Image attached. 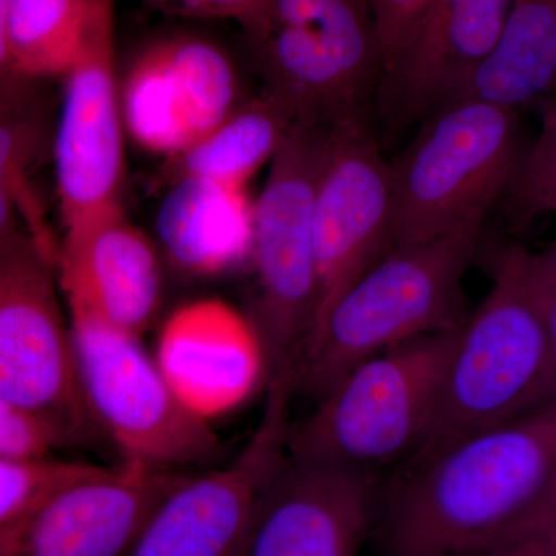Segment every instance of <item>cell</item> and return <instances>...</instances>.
<instances>
[{
  "label": "cell",
  "mask_w": 556,
  "mask_h": 556,
  "mask_svg": "<svg viewBox=\"0 0 556 556\" xmlns=\"http://www.w3.org/2000/svg\"><path fill=\"white\" fill-rule=\"evenodd\" d=\"M556 455V402L468 434L399 471L380 522L382 556H478L535 514Z\"/></svg>",
  "instance_id": "cell-1"
},
{
  "label": "cell",
  "mask_w": 556,
  "mask_h": 556,
  "mask_svg": "<svg viewBox=\"0 0 556 556\" xmlns=\"http://www.w3.org/2000/svg\"><path fill=\"white\" fill-rule=\"evenodd\" d=\"M554 402L556 357L543 303L527 273L526 249L508 248L489 294L457 329L430 437L409 464Z\"/></svg>",
  "instance_id": "cell-2"
},
{
  "label": "cell",
  "mask_w": 556,
  "mask_h": 556,
  "mask_svg": "<svg viewBox=\"0 0 556 556\" xmlns=\"http://www.w3.org/2000/svg\"><path fill=\"white\" fill-rule=\"evenodd\" d=\"M459 327L358 362L291 422L288 456L372 478L412 463L430 437Z\"/></svg>",
  "instance_id": "cell-3"
},
{
  "label": "cell",
  "mask_w": 556,
  "mask_h": 556,
  "mask_svg": "<svg viewBox=\"0 0 556 556\" xmlns=\"http://www.w3.org/2000/svg\"><path fill=\"white\" fill-rule=\"evenodd\" d=\"M482 226L475 223L448 236L390 249L358 277L306 343L295 369V394L317 401L358 362L463 324L460 289Z\"/></svg>",
  "instance_id": "cell-4"
},
{
  "label": "cell",
  "mask_w": 556,
  "mask_h": 556,
  "mask_svg": "<svg viewBox=\"0 0 556 556\" xmlns=\"http://www.w3.org/2000/svg\"><path fill=\"white\" fill-rule=\"evenodd\" d=\"M265 93L292 118H368L382 51L367 0H258L240 22Z\"/></svg>",
  "instance_id": "cell-5"
},
{
  "label": "cell",
  "mask_w": 556,
  "mask_h": 556,
  "mask_svg": "<svg viewBox=\"0 0 556 556\" xmlns=\"http://www.w3.org/2000/svg\"><path fill=\"white\" fill-rule=\"evenodd\" d=\"M424 123L391 166V249L484 225L522 153L517 110L460 101Z\"/></svg>",
  "instance_id": "cell-6"
},
{
  "label": "cell",
  "mask_w": 556,
  "mask_h": 556,
  "mask_svg": "<svg viewBox=\"0 0 556 556\" xmlns=\"http://www.w3.org/2000/svg\"><path fill=\"white\" fill-rule=\"evenodd\" d=\"M332 123L295 119L270 161L252 204L257 298L252 321L268 358V382L294 380L313 327L317 298L314 206Z\"/></svg>",
  "instance_id": "cell-7"
},
{
  "label": "cell",
  "mask_w": 556,
  "mask_h": 556,
  "mask_svg": "<svg viewBox=\"0 0 556 556\" xmlns=\"http://www.w3.org/2000/svg\"><path fill=\"white\" fill-rule=\"evenodd\" d=\"M76 375L101 438L124 463L182 471L214 467L222 442L172 390L141 338L67 306Z\"/></svg>",
  "instance_id": "cell-8"
},
{
  "label": "cell",
  "mask_w": 556,
  "mask_h": 556,
  "mask_svg": "<svg viewBox=\"0 0 556 556\" xmlns=\"http://www.w3.org/2000/svg\"><path fill=\"white\" fill-rule=\"evenodd\" d=\"M56 257L27 228L0 241V397L46 420L72 447L100 431L80 393Z\"/></svg>",
  "instance_id": "cell-9"
},
{
  "label": "cell",
  "mask_w": 556,
  "mask_h": 556,
  "mask_svg": "<svg viewBox=\"0 0 556 556\" xmlns=\"http://www.w3.org/2000/svg\"><path fill=\"white\" fill-rule=\"evenodd\" d=\"M116 0H87L78 56L64 76L53 131L62 230L123 207L124 118L115 42Z\"/></svg>",
  "instance_id": "cell-10"
},
{
  "label": "cell",
  "mask_w": 556,
  "mask_h": 556,
  "mask_svg": "<svg viewBox=\"0 0 556 556\" xmlns=\"http://www.w3.org/2000/svg\"><path fill=\"white\" fill-rule=\"evenodd\" d=\"M294 387L268 382L251 438L229 463L188 475L160 504L126 556H241L263 492L287 459Z\"/></svg>",
  "instance_id": "cell-11"
},
{
  "label": "cell",
  "mask_w": 556,
  "mask_h": 556,
  "mask_svg": "<svg viewBox=\"0 0 556 556\" xmlns=\"http://www.w3.org/2000/svg\"><path fill=\"white\" fill-rule=\"evenodd\" d=\"M391 195V164L368 118L336 123L314 206L317 298L308 340L340 295L390 251Z\"/></svg>",
  "instance_id": "cell-12"
},
{
  "label": "cell",
  "mask_w": 556,
  "mask_h": 556,
  "mask_svg": "<svg viewBox=\"0 0 556 556\" xmlns=\"http://www.w3.org/2000/svg\"><path fill=\"white\" fill-rule=\"evenodd\" d=\"M188 475L124 460L94 464L0 530V556H126Z\"/></svg>",
  "instance_id": "cell-13"
},
{
  "label": "cell",
  "mask_w": 556,
  "mask_h": 556,
  "mask_svg": "<svg viewBox=\"0 0 556 556\" xmlns=\"http://www.w3.org/2000/svg\"><path fill=\"white\" fill-rule=\"evenodd\" d=\"M239 90L236 65L214 42L159 40L121 84L124 127L139 148L175 159L239 108Z\"/></svg>",
  "instance_id": "cell-14"
},
{
  "label": "cell",
  "mask_w": 556,
  "mask_h": 556,
  "mask_svg": "<svg viewBox=\"0 0 556 556\" xmlns=\"http://www.w3.org/2000/svg\"><path fill=\"white\" fill-rule=\"evenodd\" d=\"M379 478L287 456L260 497L241 556H358Z\"/></svg>",
  "instance_id": "cell-15"
},
{
  "label": "cell",
  "mask_w": 556,
  "mask_h": 556,
  "mask_svg": "<svg viewBox=\"0 0 556 556\" xmlns=\"http://www.w3.org/2000/svg\"><path fill=\"white\" fill-rule=\"evenodd\" d=\"M515 0H430L380 76L376 104L388 131L426 121L495 46Z\"/></svg>",
  "instance_id": "cell-16"
},
{
  "label": "cell",
  "mask_w": 556,
  "mask_h": 556,
  "mask_svg": "<svg viewBox=\"0 0 556 556\" xmlns=\"http://www.w3.org/2000/svg\"><path fill=\"white\" fill-rule=\"evenodd\" d=\"M153 358L179 401L206 420L239 408L268 383L257 327L222 299L193 300L172 311Z\"/></svg>",
  "instance_id": "cell-17"
},
{
  "label": "cell",
  "mask_w": 556,
  "mask_h": 556,
  "mask_svg": "<svg viewBox=\"0 0 556 556\" xmlns=\"http://www.w3.org/2000/svg\"><path fill=\"white\" fill-rule=\"evenodd\" d=\"M56 266L67 306L89 311L139 338L159 316L160 248L131 225L124 207L62 230Z\"/></svg>",
  "instance_id": "cell-18"
},
{
  "label": "cell",
  "mask_w": 556,
  "mask_h": 556,
  "mask_svg": "<svg viewBox=\"0 0 556 556\" xmlns=\"http://www.w3.org/2000/svg\"><path fill=\"white\" fill-rule=\"evenodd\" d=\"M155 228L160 251L190 276H219L251 258L252 203L240 186L199 177L172 179Z\"/></svg>",
  "instance_id": "cell-19"
},
{
  "label": "cell",
  "mask_w": 556,
  "mask_h": 556,
  "mask_svg": "<svg viewBox=\"0 0 556 556\" xmlns=\"http://www.w3.org/2000/svg\"><path fill=\"white\" fill-rule=\"evenodd\" d=\"M555 91L556 0H515L495 46L442 108L478 101L518 112Z\"/></svg>",
  "instance_id": "cell-20"
},
{
  "label": "cell",
  "mask_w": 556,
  "mask_h": 556,
  "mask_svg": "<svg viewBox=\"0 0 556 556\" xmlns=\"http://www.w3.org/2000/svg\"><path fill=\"white\" fill-rule=\"evenodd\" d=\"M294 118L268 94L239 105L206 137L170 159L172 179L199 177L247 188L273 161Z\"/></svg>",
  "instance_id": "cell-21"
},
{
  "label": "cell",
  "mask_w": 556,
  "mask_h": 556,
  "mask_svg": "<svg viewBox=\"0 0 556 556\" xmlns=\"http://www.w3.org/2000/svg\"><path fill=\"white\" fill-rule=\"evenodd\" d=\"M51 141L46 101L0 113V241L27 228L58 251V239L50 232L30 186L31 169Z\"/></svg>",
  "instance_id": "cell-22"
},
{
  "label": "cell",
  "mask_w": 556,
  "mask_h": 556,
  "mask_svg": "<svg viewBox=\"0 0 556 556\" xmlns=\"http://www.w3.org/2000/svg\"><path fill=\"white\" fill-rule=\"evenodd\" d=\"M87 0H11L9 38L14 64L35 83L64 78L78 56Z\"/></svg>",
  "instance_id": "cell-23"
},
{
  "label": "cell",
  "mask_w": 556,
  "mask_h": 556,
  "mask_svg": "<svg viewBox=\"0 0 556 556\" xmlns=\"http://www.w3.org/2000/svg\"><path fill=\"white\" fill-rule=\"evenodd\" d=\"M501 201L518 229L556 214V91L547 98L538 137L530 148L522 149Z\"/></svg>",
  "instance_id": "cell-24"
},
{
  "label": "cell",
  "mask_w": 556,
  "mask_h": 556,
  "mask_svg": "<svg viewBox=\"0 0 556 556\" xmlns=\"http://www.w3.org/2000/svg\"><path fill=\"white\" fill-rule=\"evenodd\" d=\"M93 466L60 456L39 460L0 457V530L24 517L54 489L87 473Z\"/></svg>",
  "instance_id": "cell-25"
},
{
  "label": "cell",
  "mask_w": 556,
  "mask_h": 556,
  "mask_svg": "<svg viewBox=\"0 0 556 556\" xmlns=\"http://www.w3.org/2000/svg\"><path fill=\"white\" fill-rule=\"evenodd\" d=\"M70 447L56 428L0 397V457L39 460Z\"/></svg>",
  "instance_id": "cell-26"
},
{
  "label": "cell",
  "mask_w": 556,
  "mask_h": 556,
  "mask_svg": "<svg viewBox=\"0 0 556 556\" xmlns=\"http://www.w3.org/2000/svg\"><path fill=\"white\" fill-rule=\"evenodd\" d=\"M367 3L378 31L383 73L396 58L430 0H367Z\"/></svg>",
  "instance_id": "cell-27"
},
{
  "label": "cell",
  "mask_w": 556,
  "mask_h": 556,
  "mask_svg": "<svg viewBox=\"0 0 556 556\" xmlns=\"http://www.w3.org/2000/svg\"><path fill=\"white\" fill-rule=\"evenodd\" d=\"M11 0H0V113L43 102V84L25 78L14 64L9 38Z\"/></svg>",
  "instance_id": "cell-28"
},
{
  "label": "cell",
  "mask_w": 556,
  "mask_h": 556,
  "mask_svg": "<svg viewBox=\"0 0 556 556\" xmlns=\"http://www.w3.org/2000/svg\"><path fill=\"white\" fill-rule=\"evenodd\" d=\"M146 5L193 20H232L240 24L257 5L258 0H142Z\"/></svg>",
  "instance_id": "cell-29"
},
{
  "label": "cell",
  "mask_w": 556,
  "mask_h": 556,
  "mask_svg": "<svg viewBox=\"0 0 556 556\" xmlns=\"http://www.w3.org/2000/svg\"><path fill=\"white\" fill-rule=\"evenodd\" d=\"M478 556H556V514L525 535Z\"/></svg>",
  "instance_id": "cell-30"
},
{
  "label": "cell",
  "mask_w": 556,
  "mask_h": 556,
  "mask_svg": "<svg viewBox=\"0 0 556 556\" xmlns=\"http://www.w3.org/2000/svg\"><path fill=\"white\" fill-rule=\"evenodd\" d=\"M526 263L530 277L538 285H556V243L543 252H530L526 249Z\"/></svg>",
  "instance_id": "cell-31"
},
{
  "label": "cell",
  "mask_w": 556,
  "mask_h": 556,
  "mask_svg": "<svg viewBox=\"0 0 556 556\" xmlns=\"http://www.w3.org/2000/svg\"><path fill=\"white\" fill-rule=\"evenodd\" d=\"M556 514V455H555V464L554 471H552L551 484H548V489L546 495H544L543 501H541L540 507L536 508L535 514L529 518V521L526 522L521 529L518 530L517 533H514L508 540L504 541V543H508V541L515 540V538L525 535V533L530 532V530L535 529V527L543 525L544 521H547L548 518L554 517ZM501 543V544H504ZM497 544V546H501Z\"/></svg>",
  "instance_id": "cell-32"
},
{
  "label": "cell",
  "mask_w": 556,
  "mask_h": 556,
  "mask_svg": "<svg viewBox=\"0 0 556 556\" xmlns=\"http://www.w3.org/2000/svg\"><path fill=\"white\" fill-rule=\"evenodd\" d=\"M527 273H529V269H527ZM530 280H532V277H530ZM532 283L535 285L538 294H540L541 303H543L544 316H546L548 332H551L552 346H554L556 357V285L543 287V285H538L533 280Z\"/></svg>",
  "instance_id": "cell-33"
}]
</instances>
